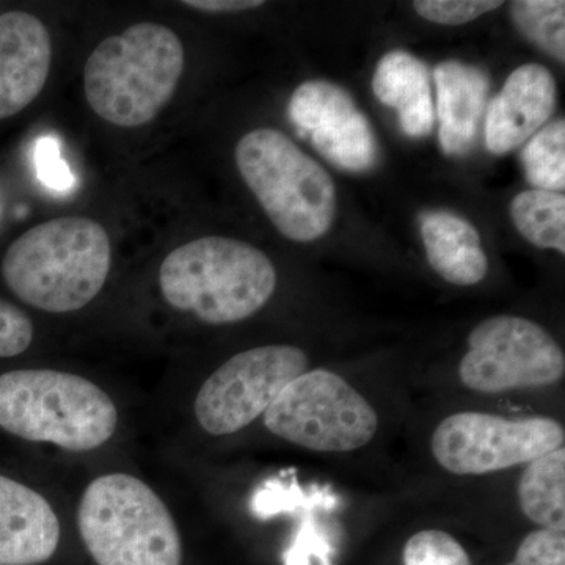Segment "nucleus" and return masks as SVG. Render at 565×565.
<instances>
[{
    "label": "nucleus",
    "mask_w": 565,
    "mask_h": 565,
    "mask_svg": "<svg viewBox=\"0 0 565 565\" xmlns=\"http://www.w3.org/2000/svg\"><path fill=\"white\" fill-rule=\"evenodd\" d=\"M111 266L109 234L88 217L40 223L10 245L2 277L10 291L46 313L81 310L103 291Z\"/></svg>",
    "instance_id": "1"
},
{
    "label": "nucleus",
    "mask_w": 565,
    "mask_h": 565,
    "mask_svg": "<svg viewBox=\"0 0 565 565\" xmlns=\"http://www.w3.org/2000/svg\"><path fill=\"white\" fill-rule=\"evenodd\" d=\"M184 71L180 36L156 22H139L102 41L84 70L85 98L102 120L139 128L173 98Z\"/></svg>",
    "instance_id": "2"
},
{
    "label": "nucleus",
    "mask_w": 565,
    "mask_h": 565,
    "mask_svg": "<svg viewBox=\"0 0 565 565\" xmlns=\"http://www.w3.org/2000/svg\"><path fill=\"white\" fill-rule=\"evenodd\" d=\"M163 299L211 326L252 318L277 288L273 262L243 241L206 236L174 248L159 269Z\"/></svg>",
    "instance_id": "3"
},
{
    "label": "nucleus",
    "mask_w": 565,
    "mask_h": 565,
    "mask_svg": "<svg viewBox=\"0 0 565 565\" xmlns=\"http://www.w3.org/2000/svg\"><path fill=\"white\" fill-rule=\"evenodd\" d=\"M117 405L98 385L55 370L0 375V427L11 435L66 451H93L114 437Z\"/></svg>",
    "instance_id": "4"
},
{
    "label": "nucleus",
    "mask_w": 565,
    "mask_h": 565,
    "mask_svg": "<svg viewBox=\"0 0 565 565\" xmlns=\"http://www.w3.org/2000/svg\"><path fill=\"white\" fill-rule=\"evenodd\" d=\"M77 526L98 565H181L182 542L172 512L147 482L103 475L81 498Z\"/></svg>",
    "instance_id": "5"
},
{
    "label": "nucleus",
    "mask_w": 565,
    "mask_h": 565,
    "mask_svg": "<svg viewBox=\"0 0 565 565\" xmlns=\"http://www.w3.org/2000/svg\"><path fill=\"white\" fill-rule=\"evenodd\" d=\"M237 169L275 228L294 243H313L332 228L337 189L330 174L288 136L262 128L237 143Z\"/></svg>",
    "instance_id": "6"
},
{
    "label": "nucleus",
    "mask_w": 565,
    "mask_h": 565,
    "mask_svg": "<svg viewBox=\"0 0 565 565\" xmlns=\"http://www.w3.org/2000/svg\"><path fill=\"white\" fill-rule=\"evenodd\" d=\"M263 416L277 437L318 452L355 451L373 440L379 427L362 394L327 370L299 375Z\"/></svg>",
    "instance_id": "7"
},
{
    "label": "nucleus",
    "mask_w": 565,
    "mask_h": 565,
    "mask_svg": "<svg viewBox=\"0 0 565 565\" xmlns=\"http://www.w3.org/2000/svg\"><path fill=\"white\" fill-rule=\"evenodd\" d=\"M563 424L546 416L509 419L460 412L448 416L433 435L435 460L459 476H481L533 462L563 448Z\"/></svg>",
    "instance_id": "8"
},
{
    "label": "nucleus",
    "mask_w": 565,
    "mask_h": 565,
    "mask_svg": "<svg viewBox=\"0 0 565 565\" xmlns=\"http://www.w3.org/2000/svg\"><path fill=\"white\" fill-rule=\"evenodd\" d=\"M564 374V351L552 334L516 316H494L479 323L468 337L459 366L462 384L487 394L552 385Z\"/></svg>",
    "instance_id": "9"
},
{
    "label": "nucleus",
    "mask_w": 565,
    "mask_h": 565,
    "mask_svg": "<svg viewBox=\"0 0 565 565\" xmlns=\"http://www.w3.org/2000/svg\"><path fill=\"white\" fill-rule=\"evenodd\" d=\"M307 371V353L296 345H262L237 353L196 394V422L211 435L239 433L266 414L282 390Z\"/></svg>",
    "instance_id": "10"
},
{
    "label": "nucleus",
    "mask_w": 565,
    "mask_h": 565,
    "mask_svg": "<svg viewBox=\"0 0 565 565\" xmlns=\"http://www.w3.org/2000/svg\"><path fill=\"white\" fill-rule=\"evenodd\" d=\"M289 118L300 136L344 172L362 173L379 161V143L366 115L340 85L308 81L294 92Z\"/></svg>",
    "instance_id": "11"
},
{
    "label": "nucleus",
    "mask_w": 565,
    "mask_h": 565,
    "mask_svg": "<svg viewBox=\"0 0 565 565\" xmlns=\"http://www.w3.org/2000/svg\"><path fill=\"white\" fill-rule=\"evenodd\" d=\"M51 63V33L43 21L20 10L0 14V120L39 98Z\"/></svg>",
    "instance_id": "12"
},
{
    "label": "nucleus",
    "mask_w": 565,
    "mask_h": 565,
    "mask_svg": "<svg viewBox=\"0 0 565 565\" xmlns=\"http://www.w3.org/2000/svg\"><path fill=\"white\" fill-rule=\"evenodd\" d=\"M556 103V81L545 66H519L490 103L484 129L487 150L501 156L525 145L555 114Z\"/></svg>",
    "instance_id": "13"
},
{
    "label": "nucleus",
    "mask_w": 565,
    "mask_h": 565,
    "mask_svg": "<svg viewBox=\"0 0 565 565\" xmlns=\"http://www.w3.org/2000/svg\"><path fill=\"white\" fill-rule=\"evenodd\" d=\"M61 544V522L46 498L0 476V565H39Z\"/></svg>",
    "instance_id": "14"
},
{
    "label": "nucleus",
    "mask_w": 565,
    "mask_h": 565,
    "mask_svg": "<svg viewBox=\"0 0 565 565\" xmlns=\"http://www.w3.org/2000/svg\"><path fill=\"white\" fill-rule=\"evenodd\" d=\"M440 145L445 154L463 156L473 148L484 115L490 81L484 71L446 61L434 70Z\"/></svg>",
    "instance_id": "15"
},
{
    "label": "nucleus",
    "mask_w": 565,
    "mask_h": 565,
    "mask_svg": "<svg viewBox=\"0 0 565 565\" xmlns=\"http://www.w3.org/2000/svg\"><path fill=\"white\" fill-rule=\"evenodd\" d=\"M375 98L397 111L403 132L423 139L434 129L435 109L429 68L414 54L393 51L377 63L373 76Z\"/></svg>",
    "instance_id": "16"
},
{
    "label": "nucleus",
    "mask_w": 565,
    "mask_h": 565,
    "mask_svg": "<svg viewBox=\"0 0 565 565\" xmlns=\"http://www.w3.org/2000/svg\"><path fill=\"white\" fill-rule=\"evenodd\" d=\"M419 226L427 262L444 280L457 286L484 280L489 262L481 236L470 222L449 211H426Z\"/></svg>",
    "instance_id": "17"
},
{
    "label": "nucleus",
    "mask_w": 565,
    "mask_h": 565,
    "mask_svg": "<svg viewBox=\"0 0 565 565\" xmlns=\"http://www.w3.org/2000/svg\"><path fill=\"white\" fill-rule=\"evenodd\" d=\"M523 514L544 530H565V449L527 463L519 484Z\"/></svg>",
    "instance_id": "18"
},
{
    "label": "nucleus",
    "mask_w": 565,
    "mask_h": 565,
    "mask_svg": "<svg viewBox=\"0 0 565 565\" xmlns=\"http://www.w3.org/2000/svg\"><path fill=\"white\" fill-rule=\"evenodd\" d=\"M519 233L539 248L565 253V196L561 192L526 191L511 204Z\"/></svg>",
    "instance_id": "19"
},
{
    "label": "nucleus",
    "mask_w": 565,
    "mask_h": 565,
    "mask_svg": "<svg viewBox=\"0 0 565 565\" xmlns=\"http://www.w3.org/2000/svg\"><path fill=\"white\" fill-rule=\"evenodd\" d=\"M526 180L537 191L563 192L565 188V121L548 122L522 150Z\"/></svg>",
    "instance_id": "20"
},
{
    "label": "nucleus",
    "mask_w": 565,
    "mask_h": 565,
    "mask_svg": "<svg viewBox=\"0 0 565 565\" xmlns=\"http://www.w3.org/2000/svg\"><path fill=\"white\" fill-rule=\"evenodd\" d=\"M512 21L523 36L561 63L565 62V2L563 0H516L511 3Z\"/></svg>",
    "instance_id": "21"
},
{
    "label": "nucleus",
    "mask_w": 565,
    "mask_h": 565,
    "mask_svg": "<svg viewBox=\"0 0 565 565\" xmlns=\"http://www.w3.org/2000/svg\"><path fill=\"white\" fill-rule=\"evenodd\" d=\"M404 565H471L462 545L445 531L426 530L408 539Z\"/></svg>",
    "instance_id": "22"
},
{
    "label": "nucleus",
    "mask_w": 565,
    "mask_h": 565,
    "mask_svg": "<svg viewBox=\"0 0 565 565\" xmlns=\"http://www.w3.org/2000/svg\"><path fill=\"white\" fill-rule=\"evenodd\" d=\"M497 0H416V13L426 21L441 25H460L500 9Z\"/></svg>",
    "instance_id": "23"
},
{
    "label": "nucleus",
    "mask_w": 565,
    "mask_h": 565,
    "mask_svg": "<svg viewBox=\"0 0 565 565\" xmlns=\"http://www.w3.org/2000/svg\"><path fill=\"white\" fill-rule=\"evenodd\" d=\"M508 565H565V534L563 531L535 530L526 535Z\"/></svg>",
    "instance_id": "24"
},
{
    "label": "nucleus",
    "mask_w": 565,
    "mask_h": 565,
    "mask_svg": "<svg viewBox=\"0 0 565 565\" xmlns=\"http://www.w3.org/2000/svg\"><path fill=\"white\" fill-rule=\"evenodd\" d=\"M32 340L31 318L20 308L0 299V359L21 355L31 348Z\"/></svg>",
    "instance_id": "25"
},
{
    "label": "nucleus",
    "mask_w": 565,
    "mask_h": 565,
    "mask_svg": "<svg viewBox=\"0 0 565 565\" xmlns=\"http://www.w3.org/2000/svg\"><path fill=\"white\" fill-rule=\"evenodd\" d=\"M36 166H39L41 180L52 188L62 191L73 182L68 167L62 162L61 154H58L57 143L51 137L40 140L39 148H36Z\"/></svg>",
    "instance_id": "26"
},
{
    "label": "nucleus",
    "mask_w": 565,
    "mask_h": 565,
    "mask_svg": "<svg viewBox=\"0 0 565 565\" xmlns=\"http://www.w3.org/2000/svg\"><path fill=\"white\" fill-rule=\"evenodd\" d=\"M181 3L206 13H237V11L255 10L264 6L263 0H184Z\"/></svg>",
    "instance_id": "27"
}]
</instances>
